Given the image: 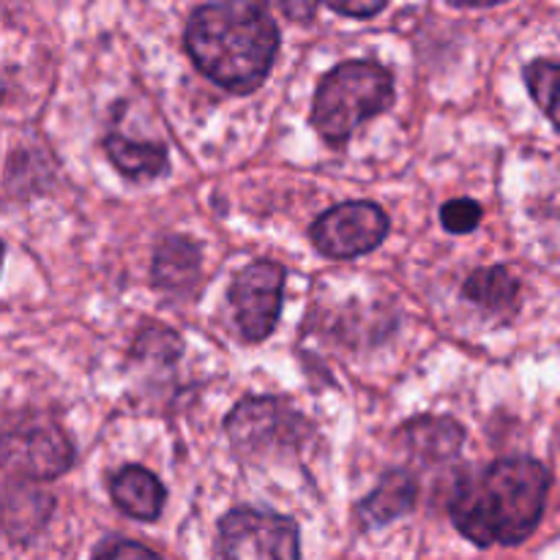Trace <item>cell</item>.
Instances as JSON below:
<instances>
[{
  "label": "cell",
  "mask_w": 560,
  "mask_h": 560,
  "mask_svg": "<svg viewBox=\"0 0 560 560\" xmlns=\"http://www.w3.org/2000/svg\"><path fill=\"white\" fill-rule=\"evenodd\" d=\"M550 474L528 457L498 459L454 487L448 514L459 534L479 547L523 545L545 517Z\"/></svg>",
  "instance_id": "6da1fadb"
},
{
  "label": "cell",
  "mask_w": 560,
  "mask_h": 560,
  "mask_svg": "<svg viewBox=\"0 0 560 560\" xmlns=\"http://www.w3.org/2000/svg\"><path fill=\"white\" fill-rule=\"evenodd\" d=\"M186 49L208 80L224 91L249 93L277 60L279 27L257 0L208 3L186 25Z\"/></svg>",
  "instance_id": "7a4b0ae2"
},
{
  "label": "cell",
  "mask_w": 560,
  "mask_h": 560,
  "mask_svg": "<svg viewBox=\"0 0 560 560\" xmlns=\"http://www.w3.org/2000/svg\"><path fill=\"white\" fill-rule=\"evenodd\" d=\"M394 102V77L372 60H348L328 71L315 91L312 124L323 140L345 145L364 120L386 113Z\"/></svg>",
  "instance_id": "3957f363"
},
{
  "label": "cell",
  "mask_w": 560,
  "mask_h": 560,
  "mask_svg": "<svg viewBox=\"0 0 560 560\" xmlns=\"http://www.w3.org/2000/svg\"><path fill=\"white\" fill-rule=\"evenodd\" d=\"M74 463V448L52 419L22 416L0 430V465L27 481L58 479Z\"/></svg>",
  "instance_id": "277c9868"
},
{
  "label": "cell",
  "mask_w": 560,
  "mask_h": 560,
  "mask_svg": "<svg viewBox=\"0 0 560 560\" xmlns=\"http://www.w3.org/2000/svg\"><path fill=\"white\" fill-rule=\"evenodd\" d=\"M222 560H301L299 525L260 509H233L219 523Z\"/></svg>",
  "instance_id": "5b68a950"
},
{
  "label": "cell",
  "mask_w": 560,
  "mask_h": 560,
  "mask_svg": "<svg viewBox=\"0 0 560 560\" xmlns=\"http://www.w3.org/2000/svg\"><path fill=\"white\" fill-rule=\"evenodd\" d=\"M310 235L315 249L331 260H353V257L370 255L386 241L388 217L375 202H342L323 213L312 224Z\"/></svg>",
  "instance_id": "8992f818"
},
{
  "label": "cell",
  "mask_w": 560,
  "mask_h": 560,
  "mask_svg": "<svg viewBox=\"0 0 560 560\" xmlns=\"http://www.w3.org/2000/svg\"><path fill=\"white\" fill-rule=\"evenodd\" d=\"M282 290L284 268L271 260L252 262L235 277L233 288H230V301H233L235 320H238L244 339L262 342L271 337L279 312H282Z\"/></svg>",
  "instance_id": "52a82bcc"
},
{
  "label": "cell",
  "mask_w": 560,
  "mask_h": 560,
  "mask_svg": "<svg viewBox=\"0 0 560 560\" xmlns=\"http://www.w3.org/2000/svg\"><path fill=\"white\" fill-rule=\"evenodd\" d=\"M301 419L295 410H290L282 399L273 397H249L233 408L228 416L230 443L241 454H260L266 448H282L299 443Z\"/></svg>",
  "instance_id": "ba28073f"
},
{
  "label": "cell",
  "mask_w": 560,
  "mask_h": 560,
  "mask_svg": "<svg viewBox=\"0 0 560 560\" xmlns=\"http://www.w3.org/2000/svg\"><path fill=\"white\" fill-rule=\"evenodd\" d=\"M109 495H113L115 506L120 512L135 520H142V523L159 520L164 501H167L162 481L151 470L140 468V465H129V468L118 470L113 481H109Z\"/></svg>",
  "instance_id": "9c48e42d"
},
{
  "label": "cell",
  "mask_w": 560,
  "mask_h": 560,
  "mask_svg": "<svg viewBox=\"0 0 560 560\" xmlns=\"http://www.w3.org/2000/svg\"><path fill=\"white\" fill-rule=\"evenodd\" d=\"M52 498L33 487L16 485L0 492V528L9 539L27 541L47 525L52 514Z\"/></svg>",
  "instance_id": "30bf717a"
},
{
  "label": "cell",
  "mask_w": 560,
  "mask_h": 560,
  "mask_svg": "<svg viewBox=\"0 0 560 560\" xmlns=\"http://www.w3.org/2000/svg\"><path fill=\"white\" fill-rule=\"evenodd\" d=\"M200 279V246L184 235H167L153 255V282L173 295L189 293Z\"/></svg>",
  "instance_id": "8fae6325"
},
{
  "label": "cell",
  "mask_w": 560,
  "mask_h": 560,
  "mask_svg": "<svg viewBox=\"0 0 560 560\" xmlns=\"http://www.w3.org/2000/svg\"><path fill=\"white\" fill-rule=\"evenodd\" d=\"M419 498V485L408 470H392L381 479L377 490L359 506L361 523L366 528H381L408 514Z\"/></svg>",
  "instance_id": "7c38bea8"
},
{
  "label": "cell",
  "mask_w": 560,
  "mask_h": 560,
  "mask_svg": "<svg viewBox=\"0 0 560 560\" xmlns=\"http://www.w3.org/2000/svg\"><path fill=\"white\" fill-rule=\"evenodd\" d=\"M402 441L408 443L410 452L421 459H452L459 452L465 441V432L457 421L446 419V416H421V419L410 421L402 427Z\"/></svg>",
  "instance_id": "4fadbf2b"
},
{
  "label": "cell",
  "mask_w": 560,
  "mask_h": 560,
  "mask_svg": "<svg viewBox=\"0 0 560 560\" xmlns=\"http://www.w3.org/2000/svg\"><path fill=\"white\" fill-rule=\"evenodd\" d=\"M465 299L492 315H512L517 310L520 282L501 266H487L470 273L463 288Z\"/></svg>",
  "instance_id": "5bb4252c"
},
{
  "label": "cell",
  "mask_w": 560,
  "mask_h": 560,
  "mask_svg": "<svg viewBox=\"0 0 560 560\" xmlns=\"http://www.w3.org/2000/svg\"><path fill=\"white\" fill-rule=\"evenodd\" d=\"M104 151H107L109 162L124 173L126 178L145 180L156 178L167 167V151L156 142H137L124 135H109L104 140Z\"/></svg>",
  "instance_id": "9a60e30c"
},
{
  "label": "cell",
  "mask_w": 560,
  "mask_h": 560,
  "mask_svg": "<svg viewBox=\"0 0 560 560\" xmlns=\"http://www.w3.org/2000/svg\"><path fill=\"white\" fill-rule=\"evenodd\" d=\"M525 82H528V91L534 96V102L539 104L547 113V118L556 124V91H558V63L556 60H534L530 66H525Z\"/></svg>",
  "instance_id": "2e32d148"
},
{
  "label": "cell",
  "mask_w": 560,
  "mask_h": 560,
  "mask_svg": "<svg viewBox=\"0 0 560 560\" xmlns=\"http://www.w3.org/2000/svg\"><path fill=\"white\" fill-rule=\"evenodd\" d=\"M481 206L476 200H468V197H459V200L446 202L441 208V224L454 235H465L470 230L479 228L481 222Z\"/></svg>",
  "instance_id": "e0dca14e"
},
{
  "label": "cell",
  "mask_w": 560,
  "mask_h": 560,
  "mask_svg": "<svg viewBox=\"0 0 560 560\" xmlns=\"http://www.w3.org/2000/svg\"><path fill=\"white\" fill-rule=\"evenodd\" d=\"M137 353L151 359L159 355L162 361H173L180 353V339L173 331H164V328H145L137 339Z\"/></svg>",
  "instance_id": "ac0fdd59"
},
{
  "label": "cell",
  "mask_w": 560,
  "mask_h": 560,
  "mask_svg": "<svg viewBox=\"0 0 560 560\" xmlns=\"http://www.w3.org/2000/svg\"><path fill=\"white\" fill-rule=\"evenodd\" d=\"M93 560H162L151 547L129 539H107L93 552Z\"/></svg>",
  "instance_id": "d6986e66"
},
{
  "label": "cell",
  "mask_w": 560,
  "mask_h": 560,
  "mask_svg": "<svg viewBox=\"0 0 560 560\" xmlns=\"http://www.w3.org/2000/svg\"><path fill=\"white\" fill-rule=\"evenodd\" d=\"M328 9H334L337 14L355 16V20H366V16H375L377 11L386 9L388 0H320Z\"/></svg>",
  "instance_id": "ffe728a7"
},
{
  "label": "cell",
  "mask_w": 560,
  "mask_h": 560,
  "mask_svg": "<svg viewBox=\"0 0 560 560\" xmlns=\"http://www.w3.org/2000/svg\"><path fill=\"white\" fill-rule=\"evenodd\" d=\"M271 3L279 5V9H282L290 20L306 22V20H312V14H315L317 0H271Z\"/></svg>",
  "instance_id": "44dd1931"
},
{
  "label": "cell",
  "mask_w": 560,
  "mask_h": 560,
  "mask_svg": "<svg viewBox=\"0 0 560 560\" xmlns=\"http://www.w3.org/2000/svg\"><path fill=\"white\" fill-rule=\"evenodd\" d=\"M459 9H490V5H501L506 0H452Z\"/></svg>",
  "instance_id": "7402d4cb"
},
{
  "label": "cell",
  "mask_w": 560,
  "mask_h": 560,
  "mask_svg": "<svg viewBox=\"0 0 560 560\" xmlns=\"http://www.w3.org/2000/svg\"><path fill=\"white\" fill-rule=\"evenodd\" d=\"M0 268H3V244H0Z\"/></svg>",
  "instance_id": "603a6c76"
}]
</instances>
